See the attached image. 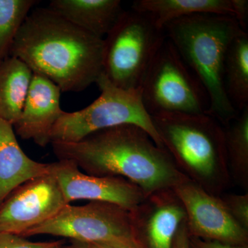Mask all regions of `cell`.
I'll list each match as a JSON object with an SVG mask.
<instances>
[{"label": "cell", "mask_w": 248, "mask_h": 248, "mask_svg": "<svg viewBox=\"0 0 248 248\" xmlns=\"http://www.w3.org/2000/svg\"><path fill=\"white\" fill-rule=\"evenodd\" d=\"M56 178L68 203L76 200L104 202L132 211L146 198L138 186L121 177H97L83 172L70 160L51 163Z\"/></svg>", "instance_id": "11"}, {"label": "cell", "mask_w": 248, "mask_h": 248, "mask_svg": "<svg viewBox=\"0 0 248 248\" xmlns=\"http://www.w3.org/2000/svg\"><path fill=\"white\" fill-rule=\"evenodd\" d=\"M104 39L86 32L49 8H34L26 18L10 56L24 62L62 92L79 93L103 73Z\"/></svg>", "instance_id": "1"}, {"label": "cell", "mask_w": 248, "mask_h": 248, "mask_svg": "<svg viewBox=\"0 0 248 248\" xmlns=\"http://www.w3.org/2000/svg\"><path fill=\"white\" fill-rule=\"evenodd\" d=\"M166 39L151 15L124 11L104 39L103 74L125 91L141 89L148 68Z\"/></svg>", "instance_id": "5"}, {"label": "cell", "mask_w": 248, "mask_h": 248, "mask_svg": "<svg viewBox=\"0 0 248 248\" xmlns=\"http://www.w3.org/2000/svg\"><path fill=\"white\" fill-rule=\"evenodd\" d=\"M51 173V163L31 159L18 143L14 126L0 119V204L24 183Z\"/></svg>", "instance_id": "14"}, {"label": "cell", "mask_w": 248, "mask_h": 248, "mask_svg": "<svg viewBox=\"0 0 248 248\" xmlns=\"http://www.w3.org/2000/svg\"><path fill=\"white\" fill-rule=\"evenodd\" d=\"M172 248H190V235L187 231L186 219L176 233Z\"/></svg>", "instance_id": "24"}, {"label": "cell", "mask_w": 248, "mask_h": 248, "mask_svg": "<svg viewBox=\"0 0 248 248\" xmlns=\"http://www.w3.org/2000/svg\"><path fill=\"white\" fill-rule=\"evenodd\" d=\"M239 0H138L131 9L151 15L156 26L197 14H218L236 17ZM236 19V18H235Z\"/></svg>", "instance_id": "16"}, {"label": "cell", "mask_w": 248, "mask_h": 248, "mask_svg": "<svg viewBox=\"0 0 248 248\" xmlns=\"http://www.w3.org/2000/svg\"><path fill=\"white\" fill-rule=\"evenodd\" d=\"M190 235V234H189ZM190 248H248V246H234L216 241L199 239L190 236Z\"/></svg>", "instance_id": "23"}, {"label": "cell", "mask_w": 248, "mask_h": 248, "mask_svg": "<svg viewBox=\"0 0 248 248\" xmlns=\"http://www.w3.org/2000/svg\"><path fill=\"white\" fill-rule=\"evenodd\" d=\"M225 128L226 150L231 179L248 190V107Z\"/></svg>", "instance_id": "19"}, {"label": "cell", "mask_w": 248, "mask_h": 248, "mask_svg": "<svg viewBox=\"0 0 248 248\" xmlns=\"http://www.w3.org/2000/svg\"><path fill=\"white\" fill-rule=\"evenodd\" d=\"M93 248H112L101 244H90Z\"/></svg>", "instance_id": "26"}, {"label": "cell", "mask_w": 248, "mask_h": 248, "mask_svg": "<svg viewBox=\"0 0 248 248\" xmlns=\"http://www.w3.org/2000/svg\"><path fill=\"white\" fill-rule=\"evenodd\" d=\"M50 144L58 160H70L89 175L123 177L140 187L146 197L188 179L164 148L133 124L98 130L76 142Z\"/></svg>", "instance_id": "2"}, {"label": "cell", "mask_w": 248, "mask_h": 248, "mask_svg": "<svg viewBox=\"0 0 248 248\" xmlns=\"http://www.w3.org/2000/svg\"><path fill=\"white\" fill-rule=\"evenodd\" d=\"M63 246H64V245H62V246H59V247L57 248H63Z\"/></svg>", "instance_id": "27"}, {"label": "cell", "mask_w": 248, "mask_h": 248, "mask_svg": "<svg viewBox=\"0 0 248 248\" xmlns=\"http://www.w3.org/2000/svg\"><path fill=\"white\" fill-rule=\"evenodd\" d=\"M151 119L178 170L210 195L224 193L232 179L223 125L208 114L165 113Z\"/></svg>", "instance_id": "4"}, {"label": "cell", "mask_w": 248, "mask_h": 248, "mask_svg": "<svg viewBox=\"0 0 248 248\" xmlns=\"http://www.w3.org/2000/svg\"><path fill=\"white\" fill-rule=\"evenodd\" d=\"M37 235L62 236L112 248H143L131 212L108 202L93 201L78 206L69 204L51 219L19 236Z\"/></svg>", "instance_id": "7"}, {"label": "cell", "mask_w": 248, "mask_h": 248, "mask_svg": "<svg viewBox=\"0 0 248 248\" xmlns=\"http://www.w3.org/2000/svg\"><path fill=\"white\" fill-rule=\"evenodd\" d=\"M40 1L0 0V63L10 57L18 31Z\"/></svg>", "instance_id": "20"}, {"label": "cell", "mask_w": 248, "mask_h": 248, "mask_svg": "<svg viewBox=\"0 0 248 248\" xmlns=\"http://www.w3.org/2000/svg\"><path fill=\"white\" fill-rule=\"evenodd\" d=\"M63 248H93L91 245L81 241L72 240L71 244L68 246H63Z\"/></svg>", "instance_id": "25"}, {"label": "cell", "mask_w": 248, "mask_h": 248, "mask_svg": "<svg viewBox=\"0 0 248 248\" xmlns=\"http://www.w3.org/2000/svg\"><path fill=\"white\" fill-rule=\"evenodd\" d=\"M69 204L52 173L31 179L0 204V232L19 236L51 219Z\"/></svg>", "instance_id": "9"}, {"label": "cell", "mask_w": 248, "mask_h": 248, "mask_svg": "<svg viewBox=\"0 0 248 248\" xmlns=\"http://www.w3.org/2000/svg\"><path fill=\"white\" fill-rule=\"evenodd\" d=\"M62 245L63 241L32 242L18 235L0 232V248H57Z\"/></svg>", "instance_id": "22"}, {"label": "cell", "mask_w": 248, "mask_h": 248, "mask_svg": "<svg viewBox=\"0 0 248 248\" xmlns=\"http://www.w3.org/2000/svg\"><path fill=\"white\" fill-rule=\"evenodd\" d=\"M32 72L18 58L0 63V119L14 125L20 117Z\"/></svg>", "instance_id": "17"}, {"label": "cell", "mask_w": 248, "mask_h": 248, "mask_svg": "<svg viewBox=\"0 0 248 248\" xmlns=\"http://www.w3.org/2000/svg\"><path fill=\"white\" fill-rule=\"evenodd\" d=\"M120 0H52L48 8L68 22L104 39L124 12Z\"/></svg>", "instance_id": "15"}, {"label": "cell", "mask_w": 248, "mask_h": 248, "mask_svg": "<svg viewBox=\"0 0 248 248\" xmlns=\"http://www.w3.org/2000/svg\"><path fill=\"white\" fill-rule=\"evenodd\" d=\"M172 190L185 208L190 236L234 246H248V231L232 217L219 197L210 195L189 179Z\"/></svg>", "instance_id": "10"}, {"label": "cell", "mask_w": 248, "mask_h": 248, "mask_svg": "<svg viewBox=\"0 0 248 248\" xmlns=\"http://www.w3.org/2000/svg\"><path fill=\"white\" fill-rule=\"evenodd\" d=\"M224 84L233 107L241 112L248 107V34L244 32L232 42L224 63Z\"/></svg>", "instance_id": "18"}, {"label": "cell", "mask_w": 248, "mask_h": 248, "mask_svg": "<svg viewBox=\"0 0 248 248\" xmlns=\"http://www.w3.org/2000/svg\"><path fill=\"white\" fill-rule=\"evenodd\" d=\"M96 84L100 95L89 107L76 112L63 111L50 133L53 142H76L98 130L133 124L146 130L158 146L164 148L142 102L141 89L125 91L101 75Z\"/></svg>", "instance_id": "6"}, {"label": "cell", "mask_w": 248, "mask_h": 248, "mask_svg": "<svg viewBox=\"0 0 248 248\" xmlns=\"http://www.w3.org/2000/svg\"><path fill=\"white\" fill-rule=\"evenodd\" d=\"M174 45L206 93L208 115L226 127L237 112L227 95L224 63L232 42L244 32L231 16L197 14L174 19L164 27Z\"/></svg>", "instance_id": "3"}, {"label": "cell", "mask_w": 248, "mask_h": 248, "mask_svg": "<svg viewBox=\"0 0 248 248\" xmlns=\"http://www.w3.org/2000/svg\"><path fill=\"white\" fill-rule=\"evenodd\" d=\"M219 198L232 217L248 231V192L244 194L224 192Z\"/></svg>", "instance_id": "21"}, {"label": "cell", "mask_w": 248, "mask_h": 248, "mask_svg": "<svg viewBox=\"0 0 248 248\" xmlns=\"http://www.w3.org/2000/svg\"><path fill=\"white\" fill-rule=\"evenodd\" d=\"M130 212L143 248H172L176 233L186 219L185 208L172 189L146 196Z\"/></svg>", "instance_id": "12"}, {"label": "cell", "mask_w": 248, "mask_h": 248, "mask_svg": "<svg viewBox=\"0 0 248 248\" xmlns=\"http://www.w3.org/2000/svg\"><path fill=\"white\" fill-rule=\"evenodd\" d=\"M61 93L47 78L32 75L22 113L13 125L16 135L42 148L50 144L52 129L63 112L60 107Z\"/></svg>", "instance_id": "13"}, {"label": "cell", "mask_w": 248, "mask_h": 248, "mask_svg": "<svg viewBox=\"0 0 248 248\" xmlns=\"http://www.w3.org/2000/svg\"><path fill=\"white\" fill-rule=\"evenodd\" d=\"M142 102L152 116L208 114L206 93L166 37L148 68L141 87Z\"/></svg>", "instance_id": "8"}]
</instances>
